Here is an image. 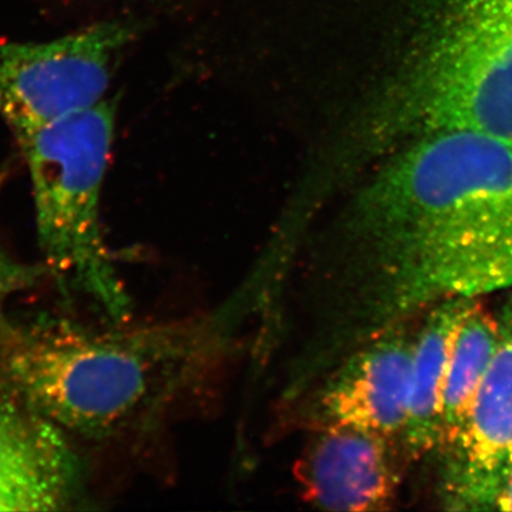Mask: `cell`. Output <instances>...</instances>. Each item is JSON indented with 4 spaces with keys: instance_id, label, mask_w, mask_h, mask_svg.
Here are the masks:
<instances>
[{
    "instance_id": "obj_7",
    "label": "cell",
    "mask_w": 512,
    "mask_h": 512,
    "mask_svg": "<svg viewBox=\"0 0 512 512\" xmlns=\"http://www.w3.org/2000/svg\"><path fill=\"white\" fill-rule=\"evenodd\" d=\"M498 318L497 349L456 440L446 451L444 507L494 510L512 471V288Z\"/></svg>"
},
{
    "instance_id": "obj_10",
    "label": "cell",
    "mask_w": 512,
    "mask_h": 512,
    "mask_svg": "<svg viewBox=\"0 0 512 512\" xmlns=\"http://www.w3.org/2000/svg\"><path fill=\"white\" fill-rule=\"evenodd\" d=\"M480 302V298L458 296L437 303L414 339L409 402L402 434L403 453L410 460H419L440 447L441 394L448 356L458 328Z\"/></svg>"
},
{
    "instance_id": "obj_12",
    "label": "cell",
    "mask_w": 512,
    "mask_h": 512,
    "mask_svg": "<svg viewBox=\"0 0 512 512\" xmlns=\"http://www.w3.org/2000/svg\"><path fill=\"white\" fill-rule=\"evenodd\" d=\"M46 271L42 266L22 264L0 248V311L12 296L33 288Z\"/></svg>"
},
{
    "instance_id": "obj_9",
    "label": "cell",
    "mask_w": 512,
    "mask_h": 512,
    "mask_svg": "<svg viewBox=\"0 0 512 512\" xmlns=\"http://www.w3.org/2000/svg\"><path fill=\"white\" fill-rule=\"evenodd\" d=\"M82 463L62 429L12 396H0V512L64 510Z\"/></svg>"
},
{
    "instance_id": "obj_5",
    "label": "cell",
    "mask_w": 512,
    "mask_h": 512,
    "mask_svg": "<svg viewBox=\"0 0 512 512\" xmlns=\"http://www.w3.org/2000/svg\"><path fill=\"white\" fill-rule=\"evenodd\" d=\"M133 36L126 22H103L50 42H0V117L15 134L96 106Z\"/></svg>"
},
{
    "instance_id": "obj_13",
    "label": "cell",
    "mask_w": 512,
    "mask_h": 512,
    "mask_svg": "<svg viewBox=\"0 0 512 512\" xmlns=\"http://www.w3.org/2000/svg\"><path fill=\"white\" fill-rule=\"evenodd\" d=\"M494 510L512 512V471L495 498Z\"/></svg>"
},
{
    "instance_id": "obj_3",
    "label": "cell",
    "mask_w": 512,
    "mask_h": 512,
    "mask_svg": "<svg viewBox=\"0 0 512 512\" xmlns=\"http://www.w3.org/2000/svg\"><path fill=\"white\" fill-rule=\"evenodd\" d=\"M443 130L512 138V0H420L399 56L353 121L340 175Z\"/></svg>"
},
{
    "instance_id": "obj_6",
    "label": "cell",
    "mask_w": 512,
    "mask_h": 512,
    "mask_svg": "<svg viewBox=\"0 0 512 512\" xmlns=\"http://www.w3.org/2000/svg\"><path fill=\"white\" fill-rule=\"evenodd\" d=\"M407 322L393 326L348 353L285 404V421L311 431L349 426L402 443L416 335Z\"/></svg>"
},
{
    "instance_id": "obj_8",
    "label": "cell",
    "mask_w": 512,
    "mask_h": 512,
    "mask_svg": "<svg viewBox=\"0 0 512 512\" xmlns=\"http://www.w3.org/2000/svg\"><path fill=\"white\" fill-rule=\"evenodd\" d=\"M306 433L308 440L293 467L306 504L326 511L390 508L400 483L399 440L349 426Z\"/></svg>"
},
{
    "instance_id": "obj_1",
    "label": "cell",
    "mask_w": 512,
    "mask_h": 512,
    "mask_svg": "<svg viewBox=\"0 0 512 512\" xmlns=\"http://www.w3.org/2000/svg\"><path fill=\"white\" fill-rule=\"evenodd\" d=\"M291 264L298 323L284 377L295 390L421 309L507 292L512 138L443 130L403 144Z\"/></svg>"
},
{
    "instance_id": "obj_11",
    "label": "cell",
    "mask_w": 512,
    "mask_h": 512,
    "mask_svg": "<svg viewBox=\"0 0 512 512\" xmlns=\"http://www.w3.org/2000/svg\"><path fill=\"white\" fill-rule=\"evenodd\" d=\"M497 342L498 318L480 302L458 328L448 356L441 394V448L450 446L463 429Z\"/></svg>"
},
{
    "instance_id": "obj_2",
    "label": "cell",
    "mask_w": 512,
    "mask_h": 512,
    "mask_svg": "<svg viewBox=\"0 0 512 512\" xmlns=\"http://www.w3.org/2000/svg\"><path fill=\"white\" fill-rule=\"evenodd\" d=\"M244 318L231 298L202 316L103 333L0 319V382L13 399L87 439L150 429L227 355Z\"/></svg>"
},
{
    "instance_id": "obj_4",
    "label": "cell",
    "mask_w": 512,
    "mask_h": 512,
    "mask_svg": "<svg viewBox=\"0 0 512 512\" xmlns=\"http://www.w3.org/2000/svg\"><path fill=\"white\" fill-rule=\"evenodd\" d=\"M114 124L116 107L103 100L15 137L29 167L37 242L47 271L121 326L133 313V303L100 221Z\"/></svg>"
}]
</instances>
